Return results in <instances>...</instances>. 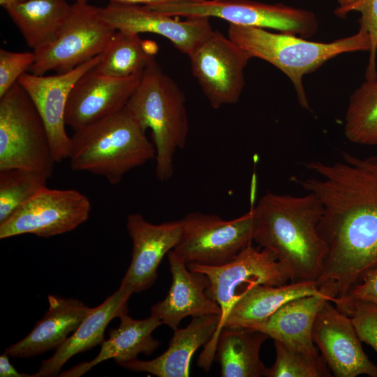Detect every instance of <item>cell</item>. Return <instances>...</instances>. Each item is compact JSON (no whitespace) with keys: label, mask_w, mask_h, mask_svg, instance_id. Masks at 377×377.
Returning <instances> with one entry per match:
<instances>
[{"label":"cell","mask_w":377,"mask_h":377,"mask_svg":"<svg viewBox=\"0 0 377 377\" xmlns=\"http://www.w3.org/2000/svg\"><path fill=\"white\" fill-rule=\"evenodd\" d=\"M145 131L124 106L75 131L68 158L70 166L117 184L130 170L155 159L154 145Z\"/></svg>","instance_id":"cell-3"},{"label":"cell","mask_w":377,"mask_h":377,"mask_svg":"<svg viewBox=\"0 0 377 377\" xmlns=\"http://www.w3.org/2000/svg\"><path fill=\"white\" fill-rule=\"evenodd\" d=\"M228 37L253 58L263 59L283 72L292 82L299 104L306 110H311V107L302 83L305 74L339 54L371 49L369 34L360 29L354 35L320 43L266 29L230 24Z\"/></svg>","instance_id":"cell-4"},{"label":"cell","mask_w":377,"mask_h":377,"mask_svg":"<svg viewBox=\"0 0 377 377\" xmlns=\"http://www.w3.org/2000/svg\"><path fill=\"white\" fill-rule=\"evenodd\" d=\"M21 0H0V5L6 9V8L9 7L10 6L16 3L18 1H20Z\"/></svg>","instance_id":"cell-38"},{"label":"cell","mask_w":377,"mask_h":377,"mask_svg":"<svg viewBox=\"0 0 377 377\" xmlns=\"http://www.w3.org/2000/svg\"><path fill=\"white\" fill-rule=\"evenodd\" d=\"M35 61L33 52H15L0 49V96L17 82Z\"/></svg>","instance_id":"cell-33"},{"label":"cell","mask_w":377,"mask_h":377,"mask_svg":"<svg viewBox=\"0 0 377 377\" xmlns=\"http://www.w3.org/2000/svg\"><path fill=\"white\" fill-rule=\"evenodd\" d=\"M339 6L334 13L339 17H344L349 13L350 8L360 0H337Z\"/></svg>","instance_id":"cell-37"},{"label":"cell","mask_w":377,"mask_h":377,"mask_svg":"<svg viewBox=\"0 0 377 377\" xmlns=\"http://www.w3.org/2000/svg\"><path fill=\"white\" fill-rule=\"evenodd\" d=\"M94 67L78 79L68 98L65 123L74 131L122 109L143 74L117 78L101 74Z\"/></svg>","instance_id":"cell-16"},{"label":"cell","mask_w":377,"mask_h":377,"mask_svg":"<svg viewBox=\"0 0 377 377\" xmlns=\"http://www.w3.org/2000/svg\"><path fill=\"white\" fill-rule=\"evenodd\" d=\"M304 167L314 176L296 182L322 205L318 232L327 249L316 284L341 297L377 266V155L344 151L339 161Z\"/></svg>","instance_id":"cell-1"},{"label":"cell","mask_w":377,"mask_h":377,"mask_svg":"<svg viewBox=\"0 0 377 377\" xmlns=\"http://www.w3.org/2000/svg\"><path fill=\"white\" fill-rule=\"evenodd\" d=\"M126 228L133 244L132 258L120 283L133 293L150 288L157 279L163 258L177 244L182 232L180 220L154 224L140 214L127 216Z\"/></svg>","instance_id":"cell-17"},{"label":"cell","mask_w":377,"mask_h":377,"mask_svg":"<svg viewBox=\"0 0 377 377\" xmlns=\"http://www.w3.org/2000/svg\"><path fill=\"white\" fill-rule=\"evenodd\" d=\"M55 163L44 122L17 82L0 96V170L22 168L50 178Z\"/></svg>","instance_id":"cell-7"},{"label":"cell","mask_w":377,"mask_h":377,"mask_svg":"<svg viewBox=\"0 0 377 377\" xmlns=\"http://www.w3.org/2000/svg\"><path fill=\"white\" fill-rule=\"evenodd\" d=\"M157 50L155 43L142 40L139 34L117 31L94 68L101 74L117 78L142 73L155 59Z\"/></svg>","instance_id":"cell-27"},{"label":"cell","mask_w":377,"mask_h":377,"mask_svg":"<svg viewBox=\"0 0 377 377\" xmlns=\"http://www.w3.org/2000/svg\"><path fill=\"white\" fill-rule=\"evenodd\" d=\"M75 1L87 2L89 0H73ZM110 2L124 3V4H133L144 6L154 5L165 3L179 2V1H191L198 2L203 0H109Z\"/></svg>","instance_id":"cell-36"},{"label":"cell","mask_w":377,"mask_h":377,"mask_svg":"<svg viewBox=\"0 0 377 377\" xmlns=\"http://www.w3.org/2000/svg\"><path fill=\"white\" fill-rule=\"evenodd\" d=\"M71 5L66 0H22L5 10L33 50L54 40Z\"/></svg>","instance_id":"cell-26"},{"label":"cell","mask_w":377,"mask_h":377,"mask_svg":"<svg viewBox=\"0 0 377 377\" xmlns=\"http://www.w3.org/2000/svg\"><path fill=\"white\" fill-rule=\"evenodd\" d=\"M312 339L335 376L377 377V365L364 353L350 318L330 300L324 303L316 316Z\"/></svg>","instance_id":"cell-14"},{"label":"cell","mask_w":377,"mask_h":377,"mask_svg":"<svg viewBox=\"0 0 377 377\" xmlns=\"http://www.w3.org/2000/svg\"><path fill=\"white\" fill-rule=\"evenodd\" d=\"M21 1H22V0H21Z\"/></svg>","instance_id":"cell-39"},{"label":"cell","mask_w":377,"mask_h":377,"mask_svg":"<svg viewBox=\"0 0 377 377\" xmlns=\"http://www.w3.org/2000/svg\"><path fill=\"white\" fill-rule=\"evenodd\" d=\"M125 108L145 131L151 130L156 177L168 181L173 175L175 154L184 148L188 134L184 92L154 59L145 69Z\"/></svg>","instance_id":"cell-5"},{"label":"cell","mask_w":377,"mask_h":377,"mask_svg":"<svg viewBox=\"0 0 377 377\" xmlns=\"http://www.w3.org/2000/svg\"><path fill=\"white\" fill-rule=\"evenodd\" d=\"M306 295H326L318 289L316 281L290 282L281 286L257 285L237 301L222 327L256 330L284 304Z\"/></svg>","instance_id":"cell-24"},{"label":"cell","mask_w":377,"mask_h":377,"mask_svg":"<svg viewBox=\"0 0 377 377\" xmlns=\"http://www.w3.org/2000/svg\"><path fill=\"white\" fill-rule=\"evenodd\" d=\"M180 221V238L172 251L186 264L221 265L232 260L253 242L252 207L244 215L230 221L216 214L193 212Z\"/></svg>","instance_id":"cell-10"},{"label":"cell","mask_w":377,"mask_h":377,"mask_svg":"<svg viewBox=\"0 0 377 377\" xmlns=\"http://www.w3.org/2000/svg\"><path fill=\"white\" fill-rule=\"evenodd\" d=\"M346 295L377 305V266L366 270Z\"/></svg>","instance_id":"cell-34"},{"label":"cell","mask_w":377,"mask_h":377,"mask_svg":"<svg viewBox=\"0 0 377 377\" xmlns=\"http://www.w3.org/2000/svg\"><path fill=\"white\" fill-rule=\"evenodd\" d=\"M118 327L111 329L109 338L101 344L98 355L89 362H81L61 373L62 377H78L89 371L93 367L109 359H114L117 364L136 359L143 353L151 355L161 344L153 338L151 333L162 323L156 316L135 320L124 313L119 317Z\"/></svg>","instance_id":"cell-22"},{"label":"cell","mask_w":377,"mask_h":377,"mask_svg":"<svg viewBox=\"0 0 377 377\" xmlns=\"http://www.w3.org/2000/svg\"><path fill=\"white\" fill-rule=\"evenodd\" d=\"M357 11L360 13L359 18L360 29L367 32L370 38L371 49L369 52L368 64L365 72L367 80L377 77L376 53H377V0H360L353 6L349 13Z\"/></svg>","instance_id":"cell-32"},{"label":"cell","mask_w":377,"mask_h":377,"mask_svg":"<svg viewBox=\"0 0 377 377\" xmlns=\"http://www.w3.org/2000/svg\"><path fill=\"white\" fill-rule=\"evenodd\" d=\"M47 299L49 306L45 316L24 339L6 348L5 353L27 358L57 348L94 309L74 298L50 295Z\"/></svg>","instance_id":"cell-19"},{"label":"cell","mask_w":377,"mask_h":377,"mask_svg":"<svg viewBox=\"0 0 377 377\" xmlns=\"http://www.w3.org/2000/svg\"><path fill=\"white\" fill-rule=\"evenodd\" d=\"M9 357L5 353L0 356L1 377H33L32 374L18 372L10 363Z\"/></svg>","instance_id":"cell-35"},{"label":"cell","mask_w":377,"mask_h":377,"mask_svg":"<svg viewBox=\"0 0 377 377\" xmlns=\"http://www.w3.org/2000/svg\"><path fill=\"white\" fill-rule=\"evenodd\" d=\"M220 318L216 314L193 317L186 327L174 330L169 347L161 355L148 361L136 358L121 366L158 377H187L192 356L214 334Z\"/></svg>","instance_id":"cell-21"},{"label":"cell","mask_w":377,"mask_h":377,"mask_svg":"<svg viewBox=\"0 0 377 377\" xmlns=\"http://www.w3.org/2000/svg\"><path fill=\"white\" fill-rule=\"evenodd\" d=\"M274 341L276 360L267 368L265 377H325L330 376L322 358L312 357Z\"/></svg>","instance_id":"cell-30"},{"label":"cell","mask_w":377,"mask_h":377,"mask_svg":"<svg viewBox=\"0 0 377 377\" xmlns=\"http://www.w3.org/2000/svg\"><path fill=\"white\" fill-rule=\"evenodd\" d=\"M186 265L190 270L207 276L208 294L221 310L218 330L198 360V365L207 371L215 357L216 341L223 322L237 301L257 285L286 284L290 280V273L272 251L255 247L252 243L226 264L210 266L188 263Z\"/></svg>","instance_id":"cell-6"},{"label":"cell","mask_w":377,"mask_h":377,"mask_svg":"<svg viewBox=\"0 0 377 377\" xmlns=\"http://www.w3.org/2000/svg\"><path fill=\"white\" fill-rule=\"evenodd\" d=\"M253 208V241L272 251L290 273L291 283L316 281L327 254L318 232L323 207L313 193H265Z\"/></svg>","instance_id":"cell-2"},{"label":"cell","mask_w":377,"mask_h":377,"mask_svg":"<svg viewBox=\"0 0 377 377\" xmlns=\"http://www.w3.org/2000/svg\"><path fill=\"white\" fill-rule=\"evenodd\" d=\"M172 284L166 297L151 308V314L173 331L186 316L219 315V304L209 296L207 276L190 270L185 263L170 251L168 254Z\"/></svg>","instance_id":"cell-18"},{"label":"cell","mask_w":377,"mask_h":377,"mask_svg":"<svg viewBox=\"0 0 377 377\" xmlns=\"http://www.w3.org/2000/svg\"><path fill=\"white\" fill-rule=\"evenodd\" d=\"M99 10L101 17L117 31L158 34L188 57L214 31L209 17H188L181 20L144 5L110 2Z\"/></svg>","instance_id":"cell-13"},{"label":"cell","mask_w":377,"mask_h":377,"mask_svg":"<svg viewBox=\"0 0 377 377\" xmlns=\"http://www.w3.org/2000/svg\"><path fill=\"white\" fill-rule=\"evenodd\" d=\"M266 334L250 328L222 327L217 339L215 357L222 377L265 376L267 367L260 357Z\"/></svg>","instance_id":"cell-25"},{"label":"cell","mask_w":377,"mask_h":377,"mask_svg":"<svg viewBox=\"0 0 377 377\" xmlns=\"http://www.w3.org/2000/svg\"><path fill=\"white\" fill-rule=\"evenodd\" d=\"M343 133L353 143L377 147V77L366 80L350 95Z\"/></svg>","instance_id":"cell-28"},{"label":"cell","mask_w":377,"mask_h":377,"mask_svg":"<svg viewBox=\"0 0 377 377\" xmlns=\"http://www.w3.org/2000/svg\"><path fill=\"white\" fill-rule=\"evenodd\" d=\"M99 8L87 2L71 4L56 38L33 50L35 61L29 68L31 73H64L101 54L117 30L101 17Z\"/></svg>","instance_id":"cell-9"},{"label":"cell","mask_w":377,"mask_h":377,"mask_svg":"<svg viewBox=\"0 0 377 377\" xmlns=\"http://www.w3.org/2000/svg\"><path fill=\"white\" fill-rule=\"evenodd\" d=\"M331 302L350 318L360 341L371 346L377 353V305L346 295L335 297Z\"/></svg>","instance_id":"cell-31"},{"label":"cell","mask_w":377,"mask_h":377,"mask_svg":"<svg viewBox=\"0 0 377 377\" xmlns=\"http://www.w3.org/2000/svg\"><path fill=\"white\" fill-rule=\"evenodd\" d=\"M101 54L73 70L54 75L24 73L17 80L27 92L45 126L56 163L68 158L71 137L66 131L65 111L69 94L78 79L99 61Z\"/></svg>","instance_id":"cell-15"},{"label":"cell","mask_w":377,"mask_h":377,"mask_svg":"<svg viewBox=\"0 0 377 377\" xmlns=\"http://www.w3.org/2000/svg\"><path fill=\"white\" fill-rule=\"evenodd\" d=\"M172 17H216L231 24L270 29L309 38L318 31L315 14L283 3L270 4L251 0H203L146 6Z\"/></svg>","instance_id":"cell-8"},{"label":"cell","mask_w":377,"mask_h":377,"mask_svg":"<svg viewBox=\"0 0 377 377\" xmlns=\"http://www.w3.org/2000/svg\"><path fill=\"white\" fill-rule=\"evenodd\" d=\"M188 57L191 72L214 109L239 101L245 85L244 68L253 58L247 51L214 31Z\"/></svg>","instance_id":"cell-12"},{"label":"cell","mask_w":377,"mask_h":377,"mask_svg":"<svg viewBox=\"0 0 377 377\" xmlns=\"http://www.w3.org/2000/svg\"><path fill=\"white\" fill-rule=\"evenodd\" d=\"M326 295H306L293 299L274 312L256 330L288 348L312 357H319L312 339L316 316Z\"/></svg>","instance_id":"cell-23"},{"label":"cell","mask_w":377,"mask_h":377,"mask_svg":"<svg viewBox=\"0 0 377 377\" xmlns=\"http://www.w3.org/2000/svg\"><path fill=\"white\" fill-rule=\"evenodd\" d=\"M45 175L22 168L0 170V223H2L41 189Z\"/></svg>","instance_id":"cell-29"},{"label":"cell","mask_w":377,"mask_h":377,"mask_svg":"<svg viewBox=\"0 0 377 377\" xmlns=\"http://www.w3.org/2000/svg\"><path fill=\"white\" fill-rule=\"evenodd\" d=\"M90 211L89 198L79 191L46 186L0 223V239L23 234L42 237L64 234L86 221Z\"/></svg>","instance_id":"cell-11"},{"label":"cell","mask_w":377,"mask_h":377,"mask_svg":"<svg viewBox=\"0 0 377 377\" xmlns=\"http://www.w3.org/2000/svg\"><path fill=\"white\" fill-rule=\"evenodd\" d=\"M133 293L130 286L120 283L118 290L100 305L94 307L73 334L57 348L54 355L41 362L38 371L32 374L33 377L55 376L73 355L102 344L109 323L128 313V301Z\"/></svg>","instance_id":"cell-20"}]
</instances>
